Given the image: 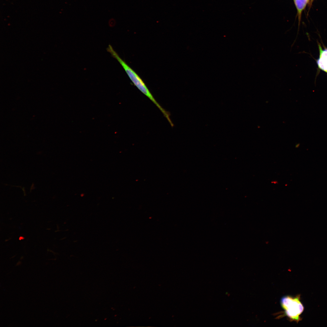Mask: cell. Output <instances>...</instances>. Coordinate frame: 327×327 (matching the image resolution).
I'll return each instance as SVG.
<instances>
[{
    "instance_id": "cell-1",
    "label": "cell",
    "mask_w": 327,
    "mask_h": 327,
    "mask_svg": "<svg viewBox=\"0 0 327 327\" xmlns=\"http://www.w3.org/2000/svg\"><path fill=\"white\" fill-rule=\"evenodd\" d=\"M107 51L116 59L123 67L134 84L144 94L148 97L159 108L163 114L167 111L163 108L155 100L144 82L138 75L119 56L112 47L109 45Z\"/></svg>"
},
{
    "instance_id": "cell-2",
    "label": "cell",
    "mask_w": 327,
    "mask_h": 327,
    "mask_svg": "<svg viewBox=\"0 0 327 327\" xmlns=\"http://www.w3.org/2000/svg\"><path fill=\"white\" fill-rule=\"evenodd\" d=\"M280 304L284 310V315L291 321L297 322L301 320L300 315L304 310V306L300 301V296L295 297L286 296L282 297Z\"/></svg>"
},
{
    "instance_id": "cell-4",
    "label": "cell",
    "mask_w": 327,
    "mask_h": 327,
    "mask_svg": "<svg viewBox=\"0 0 327 327\" xmlns=\"http://www.w3.org/2000/svg\"><path fill=\"white\" fill-rule=\"evenodd\" d=\"M309 0H294L297 10L299 21L301 19V13Z\"/></svg>"
},
{
    "instance_id": "cell-3",
    "label": "cell",
    "mask_w": 327,
    "mask_h": 327,
    "mask_svg": "<svg viewBox=\"0 0 327 327\" xmlns=\"http://www.w3.org/2000/svg\"><path fill=\"white\" fill-rule=\"evenodd\" d=\"M319 51V57L316 61L318 68L327 73V48L323 49L319 43L318 44Z\"/></svg>"
}]
</instances>
